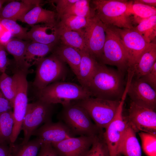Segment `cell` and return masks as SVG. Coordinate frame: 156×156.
Returning a JSON list of instances; mask_svg holds the SVG:
<instances>
[{
	"label": "cell",
	"mask_w": 156,
	"mask_h": 156,
	"mask_svg": "<svg viewBox=\"0 0 156 156\" xmlns=\"http://www.w3.org/2000/svg\"><path fill=\"white\" fill-rule=\"evenodd\" d=\"M124 74L99 62L89 85L91 97L111 100H120L125 90Z\"/></svg>",
	"instance_id": "6da1fadb"
},
{
	"label": "cell",
	"mask_w": 156,
	"mask_h": 156,
	"mask_svg": "<svg viewBox=\"0 0 156 156\" xmlns=\"http://www.w3.org/2000/svg\"><path fill=\"white\" fill-rule=\"evenodd\" d=\"M75 136H95L104 131L92 121L87 112L73 101L62 105L57 116Z\"/></svg>",
	"instance_id": "7a4b0ae2"
},
{
	"label": "cell",
	"mask_w": 156,
	"mask_h": 156,
	"mask_svg": "<svg viewBox=\"0 0 156 156\" xmlns=\"http://www.w3.org/2000/svg\"><path fill=\"white\" fill-rule=\"evenodd\" d=\"M36 91L38 99L62 105L91 97L89 92L80 85L64 81L53 83Z\"/></svg>",
	"instance_id": "3957f363"
},
{
	"label": "cell",
	"mask_w": 156,
	"mask_h": 156,
	"mask_svg": "<svg viewBox=\"0 0 156 156\" xmlns=\"http://www.w3.org/2000/svg\"><path fill=\"white\" fill-rule=\"evenodd\" d=\"M129 2L125 0L92 1L96 15L106 25L133 29V20L127 12Z\"/></svg>",
	"instance_id": "277c9868"
},
{
	"label": "cell",
	"mask_w": 156,
	"mask_h": 156,
	"mask_svg": "<svg viewBox=\"0 0 156 156\" xmlns=\"http://www.w3.org/2000/svg\"><path fill=\"white\" fill-rule=\"evenodd\" d=\"M66 63L54 54L38 61L35 77L33 83L36 90L53 83L64 81L68 70Z\"/></svg>",
	"instance_id": "5b68a950"
},
{
	"label": "cell",
	"mask_w": 156,
	"mask_h": 156,
	"mask_svg": "<svg viewBox=\"0 0 156 156\" xmlns=\"http://www.w3.org/2000/svg\"><path fill=\"white\" fill-rule=\"evenodd\" d=\"M106 38L99 62L113 65L124 74L128 69L127 53L121 39L115 27L106 26Z\"/></svg>",
	"instance_id": "8992f818"
},
{
	"label": "cell",
	"mask_w": 156,
	"mask_h": 156,
	"mask_svg": "<svg viewBox=\"0 0 156 156\" xmlns=\"http://www.w3.org/2000/svg\"><path fill=\"white\" fill-rule=\"evenodd\" d=\"M120 100H111L92 97L73 102L83 107L94 124L105 129L114 118Z\"/></svg>",
	"instance_id": "52a82bcc"
},
{
	"label": "cell",
	"mask_w": 156,
	"mask_h": 156,
	"mask_svg": "<svg viewBox=\"0 0 156 156\" xmlns=\"http://www.w3.org/2000/svg\"><path fill=\"white\" fill-rule=\"evenodd\" d=\"M55 105L39 99L28 103L22 125L24 138L21 143H27L34 132L41 125L52 121Z\"/></svg>",
	"instance_id": "ba28073f"
},
{
	"label": "cell",
	"mask_w": 156,
	"mask_h": 156,
	"mask_svg": "<svg viewBox=\"0 0 156 156\" xmlns=\"http://www.w3.org/2000/svg\"><path fill=\"white\" fill-rule=\"evenodd\" d=\"M115 27L125 49L128 61V73L133 72V67L151 43L147 42L134 28Z\"/></svg>",
	"instance_id": "9c48e42d"
},
{
	"label": "cell",
	"mask_w": 156,
	"mask_h": 156,
	"mask_svg": "<svg viewBox=\"0 0 156 156\" xmlns=\"http://www.w3.org/2000/svg\"><path fill=\"white\" fill-rule=\"evenodd\" d=\"M106 27L95 14L81 30L89 53L99 62L105 41Z\"/></svg>",
	"instance_id": "30bf717a"
},
{
	"label": "cell",
	"mask_w": 156,
	"mask_h": 156,
	"mask_svg": "<svg viewBox=\"0 0 156 156\" xmlns=\"http://www.w3.org/2000/svg\"><path fill=\"white\" fill-rule=\"evenodd\" d=\"M124 117L127 124L136 132H143L156 135L155 111L131 101L128 116Z\"/></svg>",
	"instance_id": "8fae6325"
},
{
	"label": "cell",
	"mask_w": 156,
	"mask_h": 156,
	"mask_svg": "<svg viewBox=\"0 0 156 156\" xmlns=\"http://www.w3.org/2000/svg\"><path fill=\"white\" fill-rule=\"evenodd\" d=\"M121 99L116 114L113 120L105 129L103 135L110 156H118V151L127 124L123 116V109L127 94Z\"/></svg>",
	"instance_id": "7c38bea8"
},
{
	"label": "cell",
	"mask_w": 156,
	"mask_h": 156,
	"mask_svg": "<svg viewBox=\"0 0 156 156\" xmlns=\"http://www.w3.org/2000/svg\"><path fill=\"white\" fill-rule=\"evenodd\" d=\"M127 94L136 105L156 111V90L141 79L128 78Z\"/></svg>",
	"instance_id": "4fadbf2b"
},
{
	"label": "cell",
	"mask_w": 156,
	"mask_h": 156,
	"mask_svg": "<svg viewBox=\"0 0 156 156\" xmlns=\"http://www.w3.org/2000/svg\"><path fill=\"white\" fill-rule=\"evenodd\" d=\"M95 137L80 136L51 144L59 156H85Z\"/></svg>",
	"instance_id": "5bb4252c"
},
{
	"label": "cell",
	"mask_w": 156,
	"mask_h": 156,
	"mask_svg": "<svg viewBox=\"0 0 156 156\" xmlns=\"http://www.w3.org/2000/svg\"><path fill=\"white\" fill-rule=\"evenodd\" d=\"M32 135L41 139L43 142L51 143L75 137L66 125L60 120L56 122L51 121L44 124L37 129Z\"/></svg>",
	"instance_id": "9a60e30c"
},
{
	"label": "cell",
	"mask_w": 156,
	"mask_h": 156,
	"mask_svg": "<svg viewBox=\"0 0 156 156\" xmlns=\"http://www.w3.org/2000/svg\"><path fill=\"white\" fill-rule=\"evenodd\" d=\"M56 14L53 11L44 9L38 5L33 7L19 21L31 26L42 23L49 27H54L57 25Z\"/></svg>",
	"instance_id": "2e32d148"
},
{
	"label": "cell",
	"mask_w": 156,
	"mask_h": 156,
	"mask_svg": "<svg viewBox=\"0 0 156 156\" xmlns=\"http://www.w3.org/2000/svg\"><path fill=\"white\" fill-rule=\"evenodd\" d=\"M28 41L18 38H12L4 46L9 53L14 57L15 65L14 70L29 73L30 67L25 60V50Z\"/></svg>",
	"instance_id": "e0dca14e"
},
{
	"label": "cell",
	"mask_w": 156,
	"mask_h": 156,
	"mask_svg": "<svg viewBox=\"0 0 156 156\" xmlns=\"http://www.w3.org/2000/svg\"><path fill=\"white\" fill-rule=\"evenodd\" d=\"M81 52V57L77 78L80 85L88 90L89 83L96 71L99 62L89 52Z\"/></svg>",
	"instance_id": "ac0fdd59"
},
{
	"label": "cell",
	"mask_w": 156,
	"mask_h": 156,
	"mask_svg": "<svg viewBox=\"0 0 156 156\" xmlns=\"http://www.w3.org/2000/svg\"><path fill=\"white\" fill-rule=\"evenodd\" d=\"M136 133L127 124L118 147V155L142 156L141 147Z\"/></svg>",
	"instance_id": "d6986e66"
},
{
	"label": "cell",
	"mask_w": 156,
	"mask_h": 156,
	"mask_svg": "<svg viewBox=\"0 0 156 156\" xmlns=\"http://www.w3.org/2000/svg\"><path fill=\"white\" fill-rule=\"evenodd\" d=\"M156 62V43L155 40L151 43L134 66L133 70V78L139 79L141 78L151 70Z\"/></svg>",
	"instance_id": "ffe728a7"
},
{
	"label": "cell",
	"mask_w": 156,
	"mask_h": 156,
	"mask_svg": "<svg viewBox=\"0 0 156 156\" xmlns=\"http://www.w3.org/2000/svg\"><path fill=\"white\" fill-rule=\"evenodd\" d=\"M53 53L68 64L73 73L78 76L81 54V51L72 47L62 44L55 47Z\"/></svg>",
	"instance_id": "44dd1931"
},
{
	"label": "cell",
	"mask_w": 156,
	"mask_h": 156,
	"mask_svg": "<svg viewBox=\"0 0 156 156\" xmlns=\"http://www.w3.org/2000/svg\"><path fill=\"white\" fill-rule=\"evenodd\" d=\"M52 28L53 27L45 25L31 26V28L27 33L28 39L32 42L44 44H57L60 40L58 29L55 32L51 33L47 32L48 30Z\"/></svg>",
	"instance_id": "7402d4cb"
},
{
	"label": "cell",
	"mask_w": 156,
	"mask_h": 156,
	"mask_svg": "<svg viewBox=\"0 0 156 156\" xmlns=\"http://www.w3.org/2000/svg\"><path fill=\"white\" fill-rule=\"evenodd\" d=\"M60 40L62 44L76 49L81 51L89 52L81 31L68 29L57 25Z\"/></svg>",
	"instance_id": "603a6c76"
},
{
	"label": "cell",
	"mask_w": 156,
	"mask_h": 156,
	"mask_svg": "<svg viewBox=\"0 0 156 156\" xmlns=\"http://www.w3.org/2000/svg\"><path fill=\"white\" fill-rule=\"evenodd\" d=\"M56 43L44 44L31 41L28 42L26 47L25 58L31 67L35 65L39 60L42 58L52 51Z\"/></svg>",
	"instance_id": "cb8c5ba5"
},
{
	"label": "cell",
	"mask_w": 156,
	"mask_h": 156,
	"mask_svg": "<svg viewBox=\"0 0 156 156\" xmlns=\"http://www.w3.org/2000/svg\"><path fill=\"white\" fill-rule=\"evenodd\" d=\"M35 6L22 1L11 2L2 8L0 12V18L16 21Z\"/></svg>",
	"instance_id": "d4e9b609"
},
{
	"label": "cell",
	"mask_w": 156,
	"mask_h": 156,
	"mask_svg": "<svg viewBox=\"0 0 156 156\" xmlns=\"http://www.w3.org/2000/svg\"><path fill=\"white\" fill-rule=\"evenodd\" d=\"M43 142L38 138L24 144L10 142L8 156H37Z\"/></svg>",
	"instance_id": "484cf974"
},
{
	"label": "cell",
	"mask_w": 156,
	"mask_h": 156,
	"mask_svg": "<svg viewBox=\"0 0 156 156\" xmlns=\"http://www.w3.org/2000/svg\"><path fill=\"white\" fill-rule=\"evenodd\" d=\"M127 12L130 16L133 15V21L138 24L143 19L156 15V7L137 2L135 0L129 1Z\"/></svg>",
	"instance_id": "4316f807"
},
{
	"label": "cell",
	"mask_w": 156,
	"mask_h": 156,
	"mask_svg": "<svg viewBox=\"0 0 156 156\" xmlns=\"http://www.w3.org/2000/svg\"><path fill=\"white\" fill-rule=\"evenodd\" d=\"M134 29L140 34L148 43L155 40L156 15L142 20Z\"/></svg>",
	"instance_id": "83f0119b"
},
{
	"label": "cell",
	"mask_w": 156,
	"mask_h": 156,
	"mask_svg": "<svg viewBox=\"0 0 156 156\" xmlns=\"http://www.w3.org/2000/svg\"><path fill=\"white\" fill-rule=\"evenodd\" d=\"M14 124L12 111L0 114V144L11 142Z\"/></svg>",
	"instance_id": "f1b7e54d"
},
{
	"label": "cell",
	"mask_w": 156,
	"mask_h": 156,
	"mask_svg": "<svg viewBox=\"0 0 156 156\" xmlns=\"http://www.w3.org/2000/svg\"><path fill=\"white\" fill-rule=\"evenodd\" d=\"M90 1L77 0L65 10L63 15H73L88 18L93 17L95 12L94 9L90 6Z\"/></svg>",
	"instance_id": "f546056e"
},
{
	"label": "cell",
	"mask_w": 156,
	"mask_h": 156,
	"mask_svg": "<svg viewBox=\"0 0 156 156\" xmlns=\"http://www.w3.org/2000/svg\"><path fill=\"white\" fill-rule=\"evenodd\" d=\"M89 19L77 16L64 14L61 17L60 21L57 25L68 30L81 31L87 25Z\"/></svg>",
	"instance_id": "4dcf8cb0"
},
{
	"label": "cell",
	"mask_w": 156,
	"mask_h": 156,
	"mask_svg": "<svg viewBox=\"0 0 156 156\" xmlns=\"http://www.w3.org/2000/svg\"><path fill=\"white\" fill-rule=\"evenodd\" d=\"M0 90L13 107L16 94V85L14 75L10 76L6 73L0 75Z\"/></svg>",
	"instance_id": "1f68e13d"
},
{
	"label": "cell",
	"mask_w": 156,
	"mask_h": 156,
	"mask_svg": "<svg viewBox=\"0 0 156 156\" xmlns=\"http://www.w3.org/2000/svg\"><path fill=\"white\" fill-rule=\"evenodd\" d=\"M0 23L9 31L13 37L22 40H28L27 37L28 29L24 27L13 20L0 18Z\"/></svg>",
	"instance_id": "d6a6232c"
},
{
	"label": "cell",
	"mask_w": 156,
	"mask_h": 156,
	"mask_svg": "<svg viewBox=\"0 0 156 156\" xmlns=\"http://www.w3.org/2000/svg\"><path fill=\"white\" fill-rule=\"evenodd\" d=\"M143 150L147 156H156V135L140 132L138 133Z\"/></svg>",
	"instance_id": "836d02e7"
},
{
	"label": "cell",
	"mask_w": 156,
	"mask_h": 156,
	"mask_svg": "<svg viewBox=\"0 0 156 156\" xmlns=\"http://www.w3.org/2000/svg\"><path fill=\"white\" fill-rule=\"evenodd\" d=\"M77 0H56L53 1L56 4L57 15L60 19L65 10Z\"/></svg>",
	"instance_id": "e575fe53"
},
{
	"label": "cell",
	"mask_w": 156,
	"mask_h": 156,
	"mask_svg": "<svg viewBox=\"0 0 156 156\" xmlns=\"http://www.w3.org/2000/svg\"><path fill=\"white\" fill-rule=\"evenodd\" d=\"M140 79L156 90V62L151 70Z\"/></svg>",
	"instance_id": "d590c367"
},
{
	"label": "cell",
	"mask_w": 156,
	"mask_h": 156,
	"mask_svg": "<svg viewBox=\"0 0 156 156\" xmlns=\"http://www.w3.org/2000/svg\"><path fill=\"white\" fill-rule=\"evenodd\" d=\"M4 46L0 43V72L1 73H5L8 67L10 64Z\"/></svg>",
	"instance_id": "8d00e7d4"
},
{
	"label": "cell",
	"mask_w": 156,
	"mask_h": 156,
	"mask_svg": "<svg viewBox=\"0 0 156 156\" xmlns=\"http://www.w3.org/2000/svg\"><path fill=\"white\" fill-rule=\"evenodd\" d=\"M37 156H59L51 144L43 142Z\"/></svg>",
	"instance_id": "74e56055"
},
{
	"label": "cell",
	"mask_w": 156,
	"mask_h": 156,
	"mask_svg": "<svg viewBox=\"0 0 156 156\" xmlns=\"http://www.w3.org/2000/svg\"><path fill=\"white\" fill-rule=\"evenodd\" d=\"M13 108L9 101L4 96L0 90V114L10 111Z\"/></svg>",
	"instance_id": "f35d334b"
},
{
	"label": "cell",
	"mask_w": 156,
	"mask_h": 156,
	"mask_svg": "<svg viewBox=\"0 0 156 156\" xmlns=\"http://www.w3.org/2000/svg\"><path fill=\"white\" fill-rule=\"evenodd\" d=\"M13 37L11 33L6 29L0 35V43L4 45Z\"/></svg>",
	"instance_id": "ab89813d"
},
{
	"label": "cell",
	"mask_w": 156,
	"mask_h": 156,
	"mask_svg": "<svg viewBox=\"0 0 156 156\" xmlns=\"http://www.w3.org/2000/svg\"><path fill=\"white\" fill-rule=\"evenodd\" d=\"M98 156H110L104 137L102 141Z\"/></svg>",
	"instance_id": "60d3db41"
},
{
	"label": "cell",
	"mask_w": 156,
	"mask_h": 156,
	"mask_svg": "<svg viewBox=\"0 0 156 156\" xmlns=\"http://www.w3.org/2000/svg\"><path fill=\"white\" fill-rule=\"evenodd\" d=\"M10 144H0V156H8Z\"/></svg>",
	"instance_id": "b9f144b4"
},
{
	"label": "cell",
	"mask_w": 156,
	"mask_h": 156,
	"mask_svg": "<svg viewBox=\"0 0 156 156\" xmlns=\"http://www.w3.org/2000/svg\"><path fill=\"white\" fill-rule=\"evenodd\" d=\"M135 1L149 6L156 7V0H135Z\"/></svg>",
	"instance_id": "7bdbcfd3"
},
{
	"label": "cell",
	"mask_w": 156,
	"mask_h": 156,
	"mask_svg": "<svg viewBox=\"0 0 156 156\" xmlns=\"http://www.w3.org/2000/svg\"><path fill=\"white\" fill-rule=\"evenodd\" d=\"M26 3L32 5L34 6L39 5L41 1L40 0H22Z\"/></svg>",
	"instance_id": "ee69618b"
},
{
	"label": "cell",
	"mask_w": 156,
	"mask_h": 156,
	"mask_svg": "<svg viewBox=\"0 0 156 156\" xmlns=\"http://www.w3.org/2000/svg\"><path fill=\"white\" fill-rule=\"evenodd\" d=\"M6 1V0H0V12L2 9V6L3 4Z\"/></svg>",
	"instance_id": "f6af8a7d"
},
{
	"label": "cell",
	"mask_w": 156,
	"mask_h": 156,
	"mask_svg": "<svg viewBox=\"0 0 156 156\" xmlns=\"http://www.w3.org/2000/svg\"><path fill=\"white\" fill-rule=\"evenodd\" d=\"M6 29H5V28L0 23V35Z\"/></svg>",
	"instance_id": "bcb514c9"
},
{
	"label": "cell",
	"mask_w": 156,
	"mask_h": 156,
	"mask_svg": "<svg viewBox=\"0 0 156 156\" xmlns=\"http://www.w3.org/2000/svg\"><path fill=\"white\" fill-rule=\"evenodd\" d=\"M118 156H122L121 155H118Z\"/></svg>",
	"instance_id": "7dc6e473"
}]
</instances>
